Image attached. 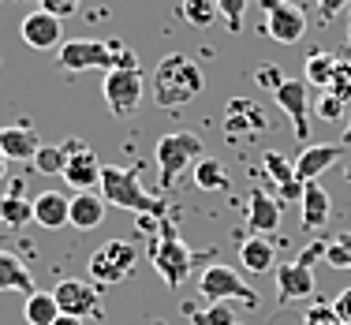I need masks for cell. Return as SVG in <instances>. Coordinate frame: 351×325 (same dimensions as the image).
Listing matches in <instances>:
<instances>
[{
	"label": "cell",
	"instance_id": "cell-1",
	"mask_svg": "<svg viewBox=\"0 0 351 325\" xmlns=\"http://www.w3.org/2000/svg\"><path fill=\"white\" fill-rule=\"evenodd\" d=\"M149 90H154V101L161 108H180V105L195 101V97L206 90V75H202V68H198L191 56L172 53V56H165V60L154 68Z\"/></svg>",
	"mask_w": 351,
	"mask_h": 325
},
{
	"label": "cell",
	"instance_id": "cell-2",
	"mask_svg": "<svg viewBox=\"0 0 351 325\" xmlns=\"http://www.w3.org/2000/svg\"><path fill=\"white\" fill-rule=\"evenodd\" d=\"M64 71H116V68H138V56L123 41H97V38H71L56 53Z\"/></svg>",
	"mask_w": 351,
	"mask_h": 325
},
{
	"label": "cell",
	"instance_id": "cell-3",
	"mask_svg": "<svg viewBox=\"0 0 351 325\" xmlns=\"http://www.w3.org/2000/svg\"><path fill=\"white\" fill-rule=\"evenodd\" d=\"M101 198L108 206H120V210H131L138 217H157L165 221L169 213V202L161 195H149L138 180V169H116V165H105L101 172Z\"/></svg>",
	"mask_w": 351,
	"mask_h": 325
},
{
	"label": "cell",
	"instance_id": "cell-4",
	"mask_svg": "<svg viewBox=\"0 0 351 325\" xmlns=\"http://www.w3.org/2000/svg\"><path fill=\"white\" fill-rule=\"evenodd\" d=\"M206 157L202 135L198 131H172V135H161V143L154 149V161H157V180H161V191L176 187V180L198 165Z\"/></svg>",
	"mask_w": 351,
	"mask_h": 325
},
{
	"label": "cell",
	"instance_id": "cell-5",
	"mask_svg": "<svg viewBox=\"0 0 351 325\" xmlns=\"http://www.w3.org/2000/svg\"><path fill=\"white\" fill-rule=\"evenodd\" d=\"M149 262H154V269L161 273V280L169 288H180L183 280L191 277V265H195V254H191V247L183 243L180 236H176V228L169 221H161V236L154 239V247H149Z\"/></svg>",
	"mask_w": 351,
	"mask_h": 325
},
{
	"label": "cell",
	"instance_id": "cell-6",
	"mask_svg": "<svg viewBox=\"0 0 351 325\" xmlns=\"http://www.w3.org/2000/svg\"><path fill=\"white\" fill-rule=\"evenodd\" d=\"M135 262H138L135 243H128V239H108V243H101L90 254V280L94 285H120V280H128L135 273Z\"/></svg>",
	"mask_w": 351,
	"mask_h": 325
},
{
	"label": "cell",
	"instance_id": "cell-7",
	"mask_svg": "<svg viewBox=\"0 0 351 325\" xmlns=\"http://www.w3.org/2000/svg\"><path fill=\"white\" fill-rule=\"evenodd\" d=\"M198 291H202L206 303H247V306H258V291L250 288L232 265H210V269L198 277Z\"/></svg>",
	"mask_w": 351,
	"mask_h": 325
},
{
	"label": "cell",
	"instance_id": "cell-8",
	"mask_svg": "<svg viewBox=\"0 0 351 325\" xmlns=\"http://www.w3.org/2000/svg\"><path fill=\"white\" fill-rule=\"evenodd\" d=\"M101 94H105L108 112L120 116V120H128V116L142 105V71H138V68H116V71H105Z\"/></svg>",
	"mask_w": 351,
	"mask_h": 325
},
{
	"label": "cell",
	"instance_id": "cell-9",
	"mask_svg": "<svg viewBox=\"0 0 351 325\" xmlns=\"http://www.w3.org/2000/svg\"><path fill=\"white\" fill-rule=\"evenodd\" d=\"M265 8V34L277 45H295L306 34V12L291 0H262Z\"/></svg>",
	"mask_w": 351,
	"mask_h": 325
},
{
	"label": "cell",
	"instance_id": "cell-10",
	"mask_svg": "<svg viewBox=\"0 0 351 325\" xmlns=\"http://www.w3.org/2000/svg\"><path fill=\"white\" fill-rule=\"evenodd\" d=\"M53 296H56L60 314H71V318H101V296H97L94 280L64 277L60 285L53 288Z\"/></svg>",
	"mask_w": 351,
	"mask_h": 325
},
{
	"label": "cell",
	"instance_id": "cell-11",
	"mask_svg": "<svg viewBox=\"0 0 351 325\" xmlns=\"http://www.w3.org/2000/svg\"><path fill=\"white\" fill-rule=\"evenodd\" d=\"M273 101L291 120L295 139H311V90H306L303 79H284L277 86V94H273Z\"/></svg>",
	"mask_w": 351,
	"mask_h": 325
},
{
	"label": "cell",
	"instance_id": "cell-12",
	"mask_svg": "<svg viewBox=\"0 0 351 325\" xmlns=\"http://www.w3.org/2000/svg\"><path fill=\"white\" fill-rule=\"evenodd\" d=\"M64 149H68L64 180H68L75 191H94L97 183H101V172H105V165L97 161V154L82 143H64Z\"/></svg>",
	"mask_w": 351,
	"mask_h": 325
},
{
	"label": "cell",
	"instance_id": "cell-13",
	"mask_svg": "<svg viewBox=\"0 0 351 325\" xmlns=\"http://www.w3.org/2000/svg\"><path fill=\"white\" fill-rule=\"evenodd\" d=\"M19 34H23V41H27L30 49H38V53H49V49H60L64 45L60 19H56V15H49V12H41V8H34V12L23 19Z\"/></svg>",
	"mask_w": 351,
	"mask_h": 325
},
{
	"label": "cell",
	"instance_id": "cell-14",
	"mask_svg": "<svg viewBox=\"0 0 351 325\" xmlns=\"http://www.w3.org/2000/svg\"><path fill=\"white\" fill-rule=\"evenodd\" d=\"M224 131H228V139H250L258 131H265L262 105H254L250 97H232L228 108H224Z\"/></svg>",
	"mask_w": 351,
	"mask_h": 325
},
{
	"label": "cell",
	"instance_id": "cell-15",
	"mask_svg": "<svg viewBox=\"0 0 351 325\" xmlns=\"http://www.w3.org/2000/svg\"><path fill=\"white\" fill-rule=\"evenodd\" d=\"M317 288L314 269L303 262H284L277 265V299L280 303H295V299H311Z\"/></svg>",
	"mask_w": 351,
	"mask_h": 325
},
{
	"label": "cell",
	"instance_id": "cell-16",
	"mask_svg": "<svg viewBox=\"0 0 351 325\" xmlns=\"http://www.w3.org/2000/svg\"><path fill=\"white\" fill-rule=\"evenodd\" d=\"M344 157V146L340 143H322V146H306L303 154L295 157V176L303 183H314L322 180L325 169H332V165Z\"/></svg>",
	"mask_w": 351,
	"mask_h": 325
},
{
	"label": "cell",
	"instance_id": "cell-17",
	"mask_svg": "<svg viewBox=\"0 0 351 325\" xmlns=\"http://www.w3.org/2000/svg\"><path fill=\"white\" fill-rule=\"evenodd\" d=\"M34 224L56 232V228H68L71 224V198L64 191H41L34 198Z\"/></svg>",
	"mask_w": 351,
	"mask_h": 325
},
{
	"label": "cell",
	"instance_id": "cell-18",
	"mask_svg": "<svg viewBox=\"0 0 351 325\" xmlns=\"http://www.w3.org/2000/svg\"><path fill=\"white\" fill-rule=\"evenodd\" d=\"M262 165H265V172L273 176V183H277V191L288 202H295V198H303V191H306V183L295 176V161H288L284 154H277V149H269V154L262 157Z\"/></svg>",
	"mask_w": 351,
	"mask_h": 325
},
{
	"label": "cell",
	"instance_id": "cell-19",
	"mask_svg": "<svg viewBox=\"0 0 351 325\" xmlns=\"http://www.w3.org/2000/svg\"><path fill=\"white\" fill-rule=\"evenodd\" d=\"M247 224L265 236V232H277L280 228V202L269 195V191H250V202H247Z\"/></svg>",
	"mask_w": 351,
	"mask_h": 325
},
{
	"label": "cell",
	"instance_id": "cell-20",
	"mask_svg": "<svg viewBox=\"0 0 351 325\" xmlns=\"http://www.w3.org/2000/svg\"><path fill=\"white\" fill-rule=\"evenodd\" d=\"M0 149H4L12 161H34L41 149V135L27 123H15V128H0Z\"/></svg>",
	"mask_w": 351,
	"mask_h": 325
},
{
	"label": "cell",
	"instance_id": "cell-21",
	"mask_svg": "<svg viewBox=\"0 0 351 325\" xmlns=\"http://www.w3.org/2000/svg\"><path fill=\"white\" fill-rule=\"evenodd\" d=\"M303 228L306 232H322L325 224H329V213H332V198H329V191L322 187V183H306V191H303Z\"/></svg>",
	"mask_w": 351,
	"mask_h": 325
},
{
	"label": "cell",
	"instance_id": "cell-22",
	"mask_svg": "<svg viewBox=\"0 0 351 325\" xmlns=\"http://www.w3.org/2000/svg\"><path fill=\"white\" fill-rule=\"evenodd\" d=\"M105 198L94 195V191H79L71 198V228L79 232H94L97 224H105Z\"/></svg>",
	"mask_w": 351,
	"mask_h": 325
},
{
	"label": "cell",
	"instance_id": "cell-23",
	"mask_svg": "<svg viewBox=\"0 0 351 325\" xmlns=\"http://www.w3.org/2000/svg\"><path fill=\"white\" fill-rule=\"evenodd\" d=\"M0 291H23V296L34 291L30 269L23 265V258L12 254V251H0Z\"/></svg>",
	"mask_w": 351,
	"mask_h": 325
},
{
	"label": "cell",
	"instance_id": "cell-24",
	"mask_svg": "<svg viewBox=\"0 0 351 325\" xmlns=\"http://www.w3.org/2000/svg\"><path fill=\"white\" fill-rule=\"evenodd\" d=\"M277 251H273V243L269 239H262V236H250L239 243V265H243L247 273H265V269H273V258Z\"/></svg>",
	"mask_w": 351,
	"mask_h": 325
},
{
	"label": "cell",
	"instance_id": "cell-25",
	"mask_svg": "<svg viewBox=\"0 0 351 325\" xmlns=\"http://www.w3.org/2000/svg\"><path fill=\"white\" fill-rule=\"evenodd\" d=\"M34 221V202H30L23 191H8L0 195V224L8 228H23V224Z\"/></svg>",
	"mask_w": 351,
	"mask_h": 325
},
{
	"label": "cell",
	"instance_id": "cell-26",
	"mask_svg": "<svg viewBox=\"0 0 351 325\" xmlns=\"http://www.w3.org/2000/svg\"><path fill=\"white\" fill-rule=\"evenodd\" d=\"M23 314H27V325H53L60 318V306H56L53 291H30Z\"/></svg>",
	"mask_w": 351,
	"mask_h": 325
},
{
	"label": "cell",
	"instance_id": "cell-27",
	"mask_svg": "<svg viewBox=\"0 0 351 325\" xmlns=\"http://www.w3.org/2000/svg\"><path fill=\"white\" fill-rule=\"evenodd\" d=\"M337 60L340 56H332V53H311L306 56V86H317V90H329V82H332V71H337Z\"/></svg>",
	"mask_w": 351,
	"mask_h": 325
},
{
	"label": "cell",
	"instance_id": "cell-28",
	"mask_svg": "<svg viewBox=\"0 0 351 325\" xmlns=\"http://www.w3.org/2000/svg\"><path fill=\"white\" fill-rule=\"evenodd\" d=\"M195 183H198V191H228L232 187L228 172H224V165L217 157H202L195 165Z\"/></svg>",
	"mask_w": 351,
	"mask_h": 325
},
{
	"label": "cell",
	"instance_id": "cell-29",
	"mask_svg": "<svg viewBox=\"0 0 351 325\" xmlns=\"http://www.w3.org/2000/svg\"><path fill=\"white\" fill-rule=\"evenodd\" d=\"M180 15L191 23V27L206 30V27H213V23L221 19V8H217V0H180Z\"/></svg>",
	"mask_w": 351,
	"mask_h": 325
},
{
	"label": "cell",
	"instance_id": "cell-30",
	"mask_svg": "<svg viewBox=\"0 0 351 325\" xmlns=\"http://www.w3.org/2000/svg\"><path fill=\"white\" fill-rule=\"evenodd\" d=\"M64 165H68V149L41 143L38 157H34V169L41 172V176H64Z\"/></svg>",
	"mask_w": 351,
	"mask_h": 325
},
{
	"label": "cell",
	"instance_id": "cell-31",
	"mask_svg": "<svg viewBox=\"0 0 351 325\" xmlns=\"http://www.w3.org/2000/svg\"><path fill=\"white\" fill-rule=\"evenodd\" d=\"M325 262L332 269H351V232H340L337 239L325 243Z\"/></svg>",
	"mask_w": 351,
	"mask_h": 325
},
{
	"label": "cell",
	"instance_id": "cell-32",
	"mask_svg": "<svg viewBox=\"0 0 351 325\" xmlns=\"http://www.w3.org/2000/svg\"><path fill=\"white\" fill-rule=\"evenodd\" d=\"M191 322L195 325H236V318H232V303H210L206 311L191 314Z\"/></svg>",
	"mask_w": 351,
	"mask_h": 325
},
{
	"label": "cell",
	"instance_id": "cell-33",
	"mask_svg": "<svg viewBox=\"0 0 351 325\" xmlns=\"http://www.w3.org/2000/svg\"><path fill=\"white\" fill-rule=\"evenodd\" d=\"M329 94L340 97L344 105L351 101V60H344V56L337 60V71H332V82H329Z\"/></svg>",
	"mask_w": 351,
	"mask_h": 325
},
{
	"label": "cell",
	"instance_id": "cell-34",
	"mask_svg": "<svg viewBox=\"0 0 351 325\" xmlns=\"http://www.w3.org/2000/svg\"><path fill=\"white\" fill-rule=\"evenodd\" d=\"M303 325H344V322H340L337 311H332V303H314L311 311H306Z\"/></svg>",
	"mask_w": 351,
	"mask_h": 325
},
{
	"label": "cell",
	"instance_id": "cell-35",
	"mask_svg": "<svg viewBox=\"0 0 351 325\" xmlns=\"http://www.w3.org/2000/svg\"><path fill=\"white\" fill-rule=\"evenodd\" d=\"M217 8H221V19L228 23L232 30L243 27V12H247V0H217Z\"/></svg>",
	"mask_w": 351,
	"mask_h": 325
},
{
	"label": "cell",
	"instance_id": "cell-36",
	"mask_svg": "<svg viewBox=\"0 0 351 325\" xmlns=\"http://www.w3.org/2000/svg\"><path fill=\"white\" fill-rule=\"evenodd\" d=\"M314 112L322 116V120H340V112H344V101L340 97H332L329 90H325L322 97H317V105H314Z\"/></svg>",
	"mask_w": 351,
	"mask_h": 325
},
{
	"label": "cell",
	"instance_id": "cell-37",
	"mask_svg": "<svg viewBox=\"0 0 351 325\" xmlns=\"http://www.w3.org/2000/svg\"><path fill=\"white\" fill-rule=\"evenodd\" d=\"M254 82H258V86H265V90H273V94H277V86L284 82V71L277 68V64H262V68L254 71Z\"/></svg>",
	"mask_w": 351,
	"mask_h": 325
},
{
	"label": "cell",
	"instance_id": "cell-38",
	"mask_svg": "<svg viewBox=\"0 0 351 325\" xmlns=\"http://www.w3.org/2000/svg\"><path fill=\"white\" fill-rule=\"evenodd\" d=\"M38 4H41V12L56 15V19H68V15L79 12V4H82V0H38Z\"/></svg>",
	"mask_w": 351,
	"mask_h": 325
},
{
	"label": "cell",
	"instance_id": "cell-39",
	"mask_svg": "<svg viewBox=\"0 0 351 325\" xmlns=\"http://www.w3.org/2000/svg\"><path fill=\"white\" fill-rule=\"evenodd\" d=\"M332 311L340 314V322H344V325H351V288H344L337 299H332Z\"/></svg>",
	"mask_w": 351,
	"mask_h": 325
},
{
	"label": "cell",
	"instance_id": "cell-40",
	"mask_svg": "<svg viewBox=\"0 0 351 325\" xmlns=\"http://www.w3.org/2000/svg\"><path fill=\"white\" fill-rule=\"evenodd\" d=\"M348 4H351V0H317V12H322V19H325V23H329L332 15H340Z\"/></svg>",
	"mask_w": 351,
	"mask_h": 325
},
{
	"label": "cell",
	"instance_id": "cell-41",
	"mask_svg": "<svg viewBox=\"0 0 351 325\" xmlns=\"http://www.w3.org/2000/svg\"><path fill=\"white\" fill-rule=\"evenodd\" d=\"M317 258H325V243H311V247H306L303 254L295 258V262H303V265H314Z\"/></svg>",
	"mask_w": 351,
	"mask_h": 325
},
{
	"label": "cell",
	"instance_id": "cell-42",
	"mask_svg": "<svg viewBox=\"0 0 351 325\" xmlns=\"http://www.w3.org/2000/svg\"><path fill=\"white\" fill-rule=\"evenodd\" d=\"M53 325H82V318H71V314H60Z\"/></svg>",
	"mask_w": 351,
	"mask_h": 325
},
{
	"label": "cell",
	"instance_id": "cell-43",
	"mask_svg": "<svg viewBox=\"0 0 351 325\" xmlns=\"http://www.w3.org/2000/svg\"><path fill=\"white\" fill-rule=\"evenodd\" d=\"M8 165H12V157H8V154H4V149H0V180H4V176H8Z\"/></svg>",
	"mask_w": 351,
	"mask_h": 325
},
{
	"label": "cell",
	"instance_id": "cell-44",
	"mask_svg": "<svg viewBox=\"0 0 351 325\" xmlns=\"http://www.w3.org/2000/svg\"><path fill=\"white\" fill-rule=\"evenodd\" d=\"M340 146H351V123H348V131H344V139H340Z\"/></svg>",
	"mask_w": 351,
	"mask_h": 325
},
{
	"label": "cell",
	"instance_id": "cell-45",
	"mask_svg": "<svg viewBox=\"0 0 351 325\" xmlns=\"http://www.w3.org/2000/svg\"><path fill=\"white\" fill-rule=\"evenodd\" d=\"M344 180H348V183H351V165H348V169H344Z\"/></svg>",
	"mask_w": 351,
	"mask_h": 325
},
{
	"label": "cell",
	"instance_id": "cell-46",
	"mask_svg": "<svg viewBox=\"0 0 351 325\" xmlns=\"http://www.w3.org/2000/svg\"><path fill=\"white\" fill-rule=\"evenodd\" d=\"M348 45H351V19H348Z\"/></svg>",
	"mask_w": 351,
	"mask_h": 325
},
{
	"label": "cell",
	"instance_id": "cell-47",
	"mask_svg": "<svg viewBox=\"0 0 351 325\" xmlns=\"http://www.w3.org/2000/svg\"><path fill=\"white\" fill-rule=\"evenodd\" d=\"M236 325H243V322H236Z\"/></svg>",
	"mask_w": 351,
	"mask_h": 325
}]
</instances>
